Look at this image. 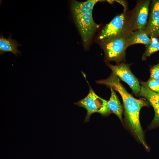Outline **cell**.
Here are the masks:
<instances>
[{"label": "cell", "instance_id": "8992f818", "mask_svg": "<svg viewBox=\"0 0 159 159\" xmlns=\"http://www.w3.org/2000/svg\"><path fill=\"white\" fill-rule=\"evenodd\" d=\"M107 65L112 73L127 84L135 95L139 94L140 85L139 81L131 71L128 64L122 62L116 65L110 64Z\"/></svg>", "mask_w": 159, "mask_h": 159}, {"label": "cell", "instance_id": "8fae6325", "mask_svg": "<svg viewBox=\"0 0 159 159\" xmlns=\"http://www.w3.org/2000/svg\"><path fill=\"white\" fill-rule=\"evenodd\" d=\"M100 1H101L88 0L83 2L72 1L71 4V9L73 15L85 14L90 9H93L95 4Z\"/></svg>", "mask_w": 159, "mask_h": 159}, {"label": "cell", "instance_id": "2e32d148", "mask_svg": "<svg viewBox=\"0 0 159 159\" xmlns=\"http://www.w3.org/2000/svg\"><path fill=\"white\" fill-rule=\"evenodd\" d=\"M150 78L159 80V62L153 66L150 69Z\"/></svg>", "mask_w": 159, "mask_h": 159}, {"label": "cell", "instance_id": "6da1fadb", "mask_svg": "<svg viewBox=\"0 0 159 159\" xmlns=\"http://www.w3.org/2000/svg\"><path fill=\"white\" fill-rule=\"evenodd\" d=\"M96 82L99 84L105 85L120 94L123 101L127 124L136 139L148 151L149 148L145 140L139 119L140 109L143 107L148 106V102L145 98L138 99L134 97L127 92L118 77L112 73L107 78Z\"/></svg>", "mask_w": 159, "mask_h": 159}, {"label": "cell", "instance_id": "9c48e42d", "mask_svg": "<svg viewBox=\"0 0 159 159\" xmlns=\"http://www.w3.org/2000/svg\"><path fill=\"white\" fill-rule=\"evenodd\" d=\"M149 0L141 1L137 7L134 17V27L137 31L144 30L148 22Z\"/></svg>", "mask_w": 159, "mask_h": 159}, {"label": "cell", "instance_id": "30bf717a", "mask_svg": "<svg viewBox=\"0 0 159 159\" xmlns=\"http://www.w3.org/2000/svg\"><path fill=\"white\" fill-rule=\"evenodd\" d=\"M21 45L16 39H12L11 34H9L7 38H5L3 34L0 35V55H3L5 52H10L18 57V54L21 55V52L17 47Z\"/></svg>", "mask_w": 159, "mask_h": 159}, {"label": "cell", "instance_id": "3957f363", "mask_svg": "<svg viewBox=\"0 0 159 159\" xmlns=\"http://www.w3.org/2000/svg\"><path fill=\"white\" fill-rule=\"evenodd\" d=\"M89 90L87 96L74 104L85 108L87 114L85 122L89 121L91 115L95 113L106 115L111 113L107 105V101L97 95L89 84Z\"/></svg>", "mask_w": 159, "mask_h": 159}, {"label": "cell", "instance_id": "7a4b0ae2", "mask_svg": "<svg viewBox=\"0 0 159 159\" xmlns=\"http://www.w3.org/2000/svg\"><path fill=\"white\" fill-rule=\"evenodd\" d=\"M130 34L127 33L101 41L106 61H114L118 62L124 58Z\"/></svg>", "mask_w": 159, "mask_h": 159}, {"label": "cell", "instance_id": "ba28073f", "mask_svg": "<svg viewBox=\"0 0 159 159\" xmlns=\"http://www.w3.org/2000/svg\"><path fill=\"white\" fill-rule=\"evenodd\" d=\"M145 30L152 38L159 37V0L154 1Z\"/></svg>", "mask_w": 159, "mask_h": 159}, {"label": "cell", "instance_id": "277c9868", "mask_svg": "<svg viewBox=\"0 0 159 159\" xmlns=\"http://www.w3.org/2000/svg\"><path fill=\"white\" fill-rule=\"evenodd\" d=\"M93 9L85 14L74 15L77 26L81 37L84 47H87L90 43L98 25L94 21L92 16Z\"/></svg>", "mask_w": 159, "mask_h": 159}, {"label": "cell", "instance_id": "5b68a950", "mask_svg": "<svg viewBox=\"0 0 159 159\" xmlns=\"http://www.w3.org/2000/svg\"><path fill=\"white\" fill-rule=\"evenodd\" d=\"M127 17L123 13L115 17L102 31L98 40L104 39L128 33L127 32Z\"/></svg>", "mask_w": 159, "mask_h": 159}, {"label": "cell", "instance_id": "5bb4252c", "mask_svg": "<svg viewBox=\"0 0 159 159\" xmlns=\"http://www.w3.org/2000/svg\"><path fill=\"white\" fill-rule=\"evenodd\" d=\"M159 51V41L156 42H153L147 46L145 52L143 54L142 59L145 60L146 58L150 56L154 53Z\"/></svg>", "mask_w": 159, "mask_h": 159}, {"label": "cell", "instance_id": "7c38bea8", "mask_svg": "<svg viewBox=\"0 0 159 159\" xmlns=\"http://www.w3.org/2000/svg\"><path fill=\"white\" fill-rule=\"evenodd\" d=\"M110 89L111 91V96L110 99L107 101L108 108L111 113L115 114L122 122L123 112L122 106L114 90L112 88Z\"/></svg>", "mask_w": 159, "mask_h": 159}, {"label": "cell", "instance_id": "52a82bcc", "mask_svg": "<svg viewBox=\"0 0 159 159\" xmlns=\"http://www.w3.org/2000/svg\"><path fill=\"white\" fill-rule=\"evenodd\" d=\"M141 85L139 94L148 100L155 112L154 117L149 126L151 129L159 126V94L150 89L145 82H142Z\"/></svg>", "mask_w": 159, "mask_h": 159}, {"label": "cell", "instance_id": "9a60e30c", "mask_svg": "<svg viewBox=\"0 0 159 159\" xmlns=\"http://www.w3.org/2000/svg\"><path fill=\"white\" fill-rule=\"evenodd\" d=\"M145 83L151 90L159 94V80L149 78Z\"/></svg>", "mask_w": 159, "mask_h": 159}, {"label": "cell", "instance_id": "4fadbf2b", "mask_svg": "<svg viewBox=\"0 0 159 159\" xmlns=\"http://www.w3.org/2000/svg\"><path fill=\"white\" fill-rule=\"evenodd\" d=\"M152 42L151 39L149 37L148 33L144 29L130 33L128 47L137 44H142L148 46Z\"/></svg>", "mask_w": 159, "mask_h": 159}]
</instances>
